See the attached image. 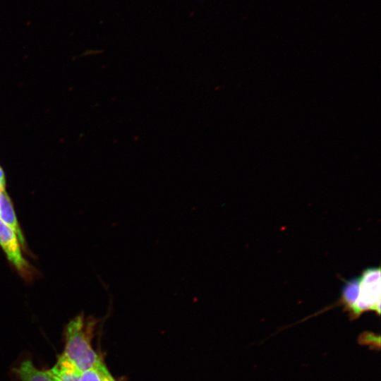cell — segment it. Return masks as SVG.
<instances>
[{
  "instance_id": "obj_1",
  "label": "cell",
  "mask_w": 381,
  "mask_h": 381,
  "mask_svg": "<svg viewBox=\"0 0 381 381\" xmlns=\"http://www.w3.org/2000/svg\"><path fill=\"white\" fill-rule=\"evenodd\" d=\"M92 331L93 323L85 320L83 315L73 318L66 327L65 347L61 355L80 373L102 363L91 346Z\"/></svg>"
},
{
  "instance_id": "obj_2",
  "label": "cell",
  "mask_w": 381,
  "mask_h": 381,
  "mask_svg": "<svg viewBox=\"0 0 381 381\" xmlns=\"http://www.w3.org/2000/svg\"><path fill=\"white\" fill-rule=\"evenodd\" d=\"M380 267H373L365 268L358 276L359 291L355 305L348 313L350 320H356L367 311L380 315Z\"/></svg>"
},
{
  "instance_id": "obj_3",
  "label": "cell",
  "mask_w": 381,
  "mask_h": 381,
  "mask_svg": "<svg viewBox=\"0 0 381 381\" xmlns=\"http://www.w3.org/2000/svg\"><path fill=\"white\" fill-rule=\"evenodd\" d=\"M0 245L9 261L25 278H30L32 270L24 259L20 249L19 240L15 232L0 219Z\"/></svg>"
},
{
  "instance_id": "obj_4",
  "label": "cell",
  "mask_w": 381,
  "mask_h": 381,
  "mask_svg": "<svg viewBox=\"0 0 381 381\" xmlns=\"http://www.w3.org/2000/svg\"><path fill=\"white\" fill-rule=\"evenodd\" d=\"M0 219L15 232L19 242L25 247V239L19 226L13 205L5 191L0 192Z\"/></svg>"
},
{
  "instance_id": "obj_5",
  "label": "cell",
  "mask_w": 381,
  "mask_h": 381,
  "mask_svg": "<svg viewBox=\"0 0 381 381\" xmlns=\"http://www.w3.org/2000/svg\"><path fill=\"white\" fill-rule=\"evenodd\" d=\"M14 371L20 381H55L49 370L36 368L30 360L23 361Z\"/></svg>"
},
{
  "instance_id": "obj_6",
  "label": "cell",
  "mask_w": 381,
  "mask_h": 381,
  "mask_svg": "<svg viewBox=\"0 0 381 381\" xmlns=\"http://www.w3.org/2000/svg\"><path fill=\"white\" fill-rule=\"evenodd\" d=\"M55 381H79L81 373L62 355L56 364L49 370Z\"/></svg>"
},
{
  "instance_id": "obj_7",
  "label": "cell",
  "mask_w": 381,
  "mask_h": 381,
  "mask_svg": "<svg viewBox=\"0 0 381 381\" xmlns=\"http://www.w3.org/2000/svg\"><path fill=\"white\" fill-rule=\"evenodd\" d=\"M341 288V297L336 306H343L344 311L350 313L358 298L359 291V277L344 280Z\"/></svg>"
},
{
  "instance_id": "obj_8",
  "label": "cell",
  "mask_w": 381,
  "mask_h": 381,
  "mask_svg": "<svg viewBox=\"0 0 381 381\" xmlns=\"http://www.w3.org/2000/svg\"><path fill=\"white\" fill-rule=\"evenodd\" d=\"M111 375L103 363L81 373L79 381H109Z\"/></svg>"
},
{
  "instance_id": "obj_9",
  "label": "cell",
  "mask_w": 381,
  "mask_h": 381,
  "mask_svg": "<svg viewBox=\"0 0 381 381\" xmlns=\"http://www.w3.org/2000/svg\"><path fill=\"white\" fill-rule=\"evenodd\" d=\"M5 177L2 169L0 167V192L5 191Z\"/></svg>"
},
{
  "instance_id": "obj_10",
  "label": "cell",
  "mask_w": 381,
  "mask_h": 381,
  "mask_svg": "<svg viewBox=\"0 0 381 381\" xmlns=\"http://www.w3.org/2000/svg\"><path fill=\"white\" fill-rule=\"evenodd\" d=\"M109 381H115V380H114V378L112 377H111Z\"/></svg>"
}]
</instances>
